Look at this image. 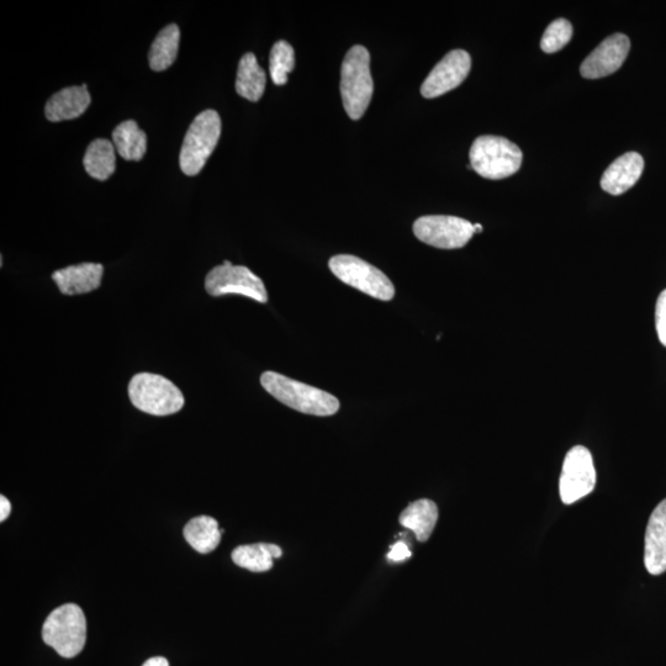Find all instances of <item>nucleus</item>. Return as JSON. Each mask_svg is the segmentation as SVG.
Here are the masks:
<instances>
[{"label": "nucleus", "mask_w": 666, "mask_h": 666, "mask_svg": "<svg viewBox=\"0 0 666 666\" xmlns=\"http://www.w3.org/2000/svg\"><path fill=\"white\" fill-rule=\"evenodd\" d=\"M261 384L280 403L306 415L332 416L340 410L336 396L276 372H264Z\"/></svg>", "instance_id": "obj_1"}, {"label": "nucleus", "mask_w": 666, "mask_h": 666, "mask_svg": "<svg viewBox=\"0 0 666 666\" xmlns=\"http://www.w3.org/2000/svg\"><path fill=\"white\" fill-rule=\"evenodd\" d=\"M373 92L369 52L362 45L353 46L341 67L343 107L352 120H359L366 114Z\"/></svg>", "instance_id": "obj_2"}, {"label": "nucleus", "mask_w": 666, "mask_h": 666, "mask_svg": "<svg viewBox=\"0 0 666 666\" xmlns=\"http://www.w3.org/2000/svg\"><path fill=\"white\" fill-rule=\"evenodd\" d=\"M469 158L480 177L499 181L514 176L521 168L523 155L520 147L505 137L485 135L473 142Z\"/></svg>", "instance_id": "obj_3"}, {"label": "nucleus", "mask_w": 666, "mask_h": 666, "mask_svg": "<svg viewBox=\"0 0 666 666\" xmlns=\"http://www.w3.org/2000/svg\"><path fill=\"white\" fill-rule=\"evenodd\" d=\"M42 639L61 657H77L87 641V621L81 607L67 604L52 611L42 628Z\"/></svg>", "instance_id": "obj_4"}, {"label": "nucleus", "mask_w": 666, "mask_h": 666, "mask_svg": "<svg viewBox=\"0 0 666 666\" xmlns=\"http://www.w3.org/2000/svg\"><path fill=\"white\" fill-rule=\"evenodd\" d=\"M129 396L136 409L153 416L177 414L185 404L182 391L158 374H136L129 384Z\"/></svg>", "instance_id": "obj_5"}, {"label": "nucleus", "mask_w": 666, "mask_h": 666, "mask_svg": "<svg viewBox=\"0 0 666 666\" xmlns=\"http://www.w3.org/2000/svg\"><path fill=\"white\" fill-rule=\"evenodd\" d=\"M221 135V119L215 110H205L193 120L184 137L179 166L189 177L197 176L214 152Z\"/></svg>", "instance_id": "obj_6"}, {"label": "nucleus", "mask_w": 666, "mask_h": 666, "mask_svg": "<svg viewBox=\"0 0 666 666\" xmlns=\"http://www.w3.org/2000/svg\"><path fill=\"white\" fill-rule=\"evenodd\" d=\"M329 267L342 283L359 292L382 301L394 299L395 287L391 280L380 269L361 258L338 255L330 259Z\"/></svg>", "instance_id": "obj_7"}, {"label": "nucleus", "mask_w": 666, "mask_h": 666, "mask_svg": "<svg viewBox=\"0 0 666 666\" xmlns=\"http://www.w3.org/2000/svg\"><path fill=\"white\" fill-rule=\"evenodd\" d=\"M205 289L211 296L237 294L262 304L268 301L263 280L247 267L234 266L229 261L211 269L205 278Z\"/></svg>", "instance_id": "obj_8"}, {"label": "nucleus", "mask_w": 666, "mask_h": 666, "mask_svg": "<svg viewBox=\"0 0 666 666\" xmlns=\"http://www.w3.org/2000/svg\"><path fill=\"white\" fill-rule=\"evenodd\" d=\"M414 234L421 242L442 250H457L472 240L474 224L457 216L428 215L417 219Z\"/></svg>", "instance_id": "obj_9"}, {"label": "nucleus", "mask_w": 666, "mask_h": 666, "mask_svg": "<svg viewBox=\"0 0 666 666\" xmlns=\"http://www.w3.org/2000/svg\"><path fill=\"white\" fill-rule=\"evenodd\" d=\"M596 485V470L588 448L575 446L564 459L559 480L560 499L565 505L585 498Z\"/></svg>", "instance_id": "obj_10"}, {"label": "nucleus", "mask_w": 666, "mask_h": 666, "mask_svg": "<svg viewBox=\"0 0 666 666\" xmlns=\"http://www.w3.org/2000/svg\"><path fill=\"white\" fill-rule=\"evenodd\" d=\"M470 68H472V58L467 51L449 52L428 74L422 84L421 94L427 99H433L453 91L468 77Z\"/></svg>", "instance_id": "obj_11"}, {"label": "nucleus", "mask_w": 666, "mask_h": 666, "mask_svg": "<svg viewBox=\"0 0 666 666\" xmlns=\"http://www.w3.org/2000/svg\"><path fill=\"white\" fill-rule=\"evenodd\" d=\"M631 50V41L623 34L607 37L581 63V76L588 79H599L610 76L620 70Z\"/></svg>", "instance_id": "obj_12"}, {"label": "nucleus", "mask_w": 666, "mask_h": 666, "mask_svg": "<svg viewBox=\"0 0 666 666\" xmlns=\"http://www.w3.org/2000/svg\"><path fill=\"white\" fill-rule=\"evenodd\" d=\"M644 564L649 574L660 575L666 572V499L655 507L649 518Z\"/></svg>", "instance_id": "obj_13"}, {"label": "nucleus", "mask_w": 666, "mask_h": 666, "mask_svg": "<svg viewBox=\"0 0 666 666\" xmlns=\"http://www.w3.org/2000/svg\"><path fill=\"white\" fill-rule=\"evenodd\" d=\"M104 267L99 263H81L52 274L63 295H81L97 290L102 284Z\"/></svg>", "instance_id": "obj_14"}, {"label": "nucleus", "mask_w": 666, "mask_h": 666, "mask_svg": "<svg viewBox=\"0 0 666 666\" xmlns=\"http://www.w3.org/2000/svg\"><path fill=\"white\" fill-rule=\"evenodd\" d=\"M643 169V157L637 152H627L606 169L601 178V188L612 195L626 193L642 177Z\"/></svg>", "instance_id": "obj_15"}, {"label": "nucleus", "mask_w": 666, "mask_h": 666, "mask_svg": "<svg viewBox=\"0 0 666 666\" xmlns=\"http://www.w3.org/2000/svg\"><path fill=\"white\" fill-rule=\"evenodd\" d=\"M92 98L86 84L62 89L52 95L46 104V118L52 123L63 120H73L86 113Z\"/></svg>", "instance_id": "obj_16"}, {"label": "nucleus", "mask_w": 666, "mask_h": 666, "mask_svg": "<svg viewBox=\"0 0 666 666\" xmlns=\"http://www.w3.org/2000/svg\"><path fill=\"white\" fill-rule=\"evenodd\" d=\"M437 520L438 507L427 499L412 502L400 515V525L414 532L419 542H426L431 537Z\"/></svg>", "instance_id": "obj_17"}, {"label": "nucleus", "mask_w": 666, "mask_h": 666, "mask_svg": "<svg viewBox=\"0 0 666 666\" xmlns=\"http://www.w3.org/2000/svg\"><path fill=\"white\" fill-rule=\"evenodd\" d=\"M282 548L272 543L248 544L237 547L232 552L236 565L253 573L268 572L273 568V560L282 557Z\"/></svg>", "instance_id": "obj_18"}, {"label": "nucleus", "mask_w": 666, "mask_h": 666, "mask_svg": "<svg viewBox=\"0 0 666 666\" xmlns=\"http://www.w3.org/2000/svg\"><path fill=\"white\" fill-rule=\"evenodd\" d=\"M267 76L262 67L258 65L255 55L246 54L241 58L236 78V92L240 97L258 102L266 89Z\"/></svg>", "instance_id": "obj_19"}, {"label": "nucleus", "mask_w": 666, "mask_h": 666, "mask_svg": "<svg viewBox=\"0 0 666 666\" xmlns=\"http://www.w3.org/2000/svg\"><path fill=\"white\" fill-rule=\"evenodd\" d=\"M222 532L218 521L213 517L199 516L193 518L184 528V537L195 551L208 554L218 548Z\"/></svg>", "instance_id": "obj_20"}, {"label": "nucleus", "mask_w": 666, "mask_h": 666, "mask_svg": "<svg viewBox=\"0 0 666 666\" xmlns=\"http://www.w3.org/2000/svg\"><path fill=\"white\" fill-rule=\"evenodd\" d=\"M116 152L126 161H141L147 150V136L136 121L128 120L113 131Z\"/></svg>", "instance_id": "obj_21"}, {"label": "nucleus", "mask_w": 666, "mask_h": 666, "mask_svg": "<svg viewBox=\"0 0 666 666\" xmlns=\"http://www.w3.org/2000/svg\"><path fill=\"white\" fill-rule=\"evenodd\" d=\"M115 150L113 142L109 140H94L83 158V165L89 176L98 181H107L113 176L116 167Z\"/></svg>", "instance_id": "obj_22"}, {"label": "nucleus", "mask_w": 666, "mask_h": 666, "mask_svg": "<svg viewBox=\"0 0 666 666\" xmlns=\"http://www.w3.org/2000/svg\"><path fill=\"white\" fill-rule=\"evenodd\" d=\"M179 41L181 30L176 24L168 25L160 31L148 54L151 70L162 72L173 65L178 55Z\"/></svg>", "instance_id": "obj_23"}, {"label": "nucleus", "mask_w": 666, "mask_h": 666, "mask_svg": "<svg viewBox=\"0 0 666 666\" xmlns=\"http://www.w3.org/2000/svg\"><path fill=\"white\" fill-rule=\"evenodd\" d=\"M294 67L295 54L292 45L283 40L276 42L269 57V72L274 84L277 86L287 84L289 73L293 72Z\"/></svg>", "instance_id": "obj_24"}, {"label": "nucleus", "mask_w": 666, "mask_h": 666, "mask_svg": "<svg viewBox=\"0 0 666 666\" xmlns=\"http://www.w3.org/2000/svg\"><path fill=\"white\" fill-rule=\"evenodd\" d=\"M573 37V26L567 19H557L548 25L541 41V49L546 54H555L569 44Z\"/></svg>", "instance_id": "obj_25"}, {"label": "nucleus", "mask_w": 666, "mask_h": 666, "mask_svg": "<svg viewBox=\"0 0 666 666\" xmlns=\"http://www.w3.org/2000/svg\"><path fill=\"white\" fill-rule=\"evenodd\" d=\"M655 326H657L659 341L666 347V289L660 293L657 301Z\"/></svg>", "instance_id": "obj_26"}, {"label": "nucleus", "mask_w": 666, "mask_h": 666, "mask_svg": "<svg viewBox=\"0 0 666 666\" xmlns=\"http://www.w3.org/2000/svg\"><path fill=\"white\" fill-rule=\"evenodd\" d=\"M412 557L409 546L404 542L395 543L388 553V559L393 563L405 562Z\"/></svg>", "instance_id": "obj_27"}, {"label": "nucleus", "mask_w": 666, "mask_h": 666, "mask_svg": "<svg viewBox=\"0 0 666 666\" xmlns=\"http://www.w3.org/2000/svg\"><path fill=\"white\" fill-rule=\"evenodd\" d=\"M10 511H12V505H10V502L5 496H0V521H5L10 515Z\"/></svg>", "instance_id": "obj_28"}, {"label": "nucleus", "mask_w": 666, "mask_h": 666, "mask_svg": "<svg viewBox=\"0 0 666 666\" xmlns=\"http://www.w3.org/2000/svg\"><path fill=\"white\" fill-rule=\"evenodd\" d=\"M142 666H169L168 660L161 657L148 659Z\"/></svg>", "instance_id": "obj_29"}, {"label": "nucleus", "mask_w": 666, "mask_h": 666, "mask_svg": "<svg viewBox=\"0 0 666 666\" xmlns=\"http://www.w3.org/2000/svg\"><path fill=\"white\" fill-rule=\"evenodd\" d=\"M474 230L475 234H478V232L483 231V226H481L480 224H474Z\"/></svg>", "instance_id": "obj_30"}]
</instances>
